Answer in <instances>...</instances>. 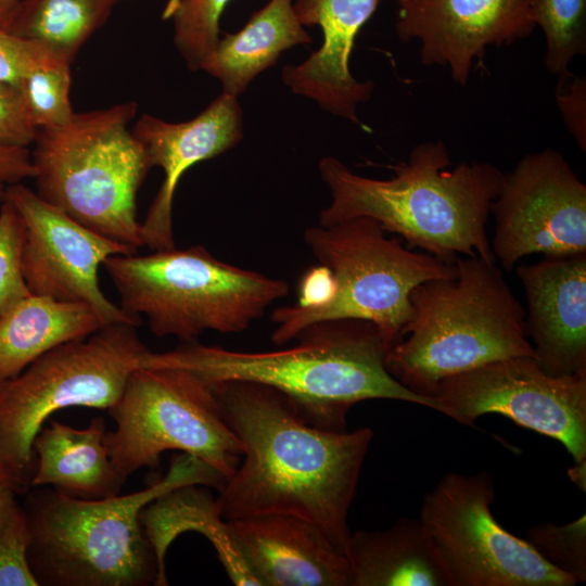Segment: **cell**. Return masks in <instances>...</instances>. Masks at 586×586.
Returning a JSON list of instances; mask_svg holds the SVG:
<instances>
[{"mask_svg": "<svg viewBox=\"0 0 586 586\" xmlns=\"http://www.w3.org/2000/svg\"><path fill=\"white\" fill-rule=\"evenodd\" d=\"M226 521L259 586H352L348 558L314 523L279 513Z\"/></svg>", "mask_w": 586, "mask_h": 586, "instance_id": "cell-19", "label": "cell"}, {"mask_svg": "<svg viewBox=\"0 0 586 586\" xmlns=\"http://www.w3.org/2000/svg\"><path fill=\"white\" fill-rule=\"evenodd\" d=\"M569 476L575 483L579 489L585 492L586 488V460L575 462V466L570 468Z\"/></svg>", "mask_w": 586, "mask_h": 586, "instance_id": "cell-38", "label": "cell"}, {"mask_svg": "<svg viewBox=\"0 0 586 586\" xmlns=\"http://www.w3.org/2000/svg\"><path fill=\"white\" fill-rule=\"evenodd\" d=\"M4 200L25 224L22 263L30 294L87 304L106 324L141 323L140 317L112 303L98 280L107 257L137 251L80 225L21 182L7 189Z\"/></svg>", "mask_w": 586, "mask_h": 586, "instance_id": "cell-14", "label": "cell"}, {"mask_svg": "<svg viewBox=\"0 0 586 586\" xmlns=\"http://www.w3.org/2000/svg\"><path fill=\"white\" fill-rule=\"evenodd\" d=\"M526 540L549 563L570 575L576 584L586 581V517L556 525L540 523L527 530Z\"/></svg>", "mask_w": 586, "mask_h": 586, "instance_id": "cell-29", "label": "cell"}, {"mask_svg": "<svg viewBox=\"0 0 586 586\" xmlns=\"http://www.w3.org/2000/svg\"><path fill=\"white\" fill-rule=\"evenodd\" d=\"M37 131L22 88L0 81V146L29 148Z\"/></svg>", "mask_w": 586, "mask_h": 586, "instance_id": "cell-33", "label": "cell"}, {"mask_svg": "<svg viewBox=\"0 0 586 586\" xmlns=\"http://www.w3.org/2000/svg\"><path fill=\"white\" fill-rule=\"evenodd\" d=\"M60 59L42 44L0 30V81L22 87L36 67Z\"/></svg>", "mask_w": 586, "mask_h": 586, "instance_id": "cell-32", "label": "cell"}, {"mask_svg": "<svg viewBox=\"0 0 586 586\" xmlns=\"http://www.w3.org/2000/svg\"><path fill=\"white\" fill-rule=\"evenodd\" d=\"M34 176L29 148L0 146V203L10 186Z\"/></svg>", "mask_w": 586, "mask_h": 586, "instance_id": "cell-35", "label": "cell"}, {"mask_svg": "<svg viewBox=\"0 0 586 586\" xmlns=\"http://www.w3.org/2000/svg\"><path fill=\"white\" fill-rule=\"evenodd\" d=\"M531 17L545 38L544 65L556 76L586 53V0H528Z\"/></svg>", "mask_w": 586, "mask_h": 586, "instance_id": "cell-26", "label": "cell"}, {"mask_svg": "<svg viewBox=\"0 0 586 586\" xmlns=\"http://www.w3.org/2000/svg\"><path fill=\"white\" fill-rule=\"evenodd\" d=\"M382 0H293L304 27L318 26L322 43L306 60L282 68V80L295 94L324 111L359 124L357 109L373 93V82L356 79L349 69L355 40Z\"/></svg>", "mask_w": 586, "mask_h": 586, "instance_id": "cell-18", "label": "cell"}, {"mask_svg": "<svg viewBox=\"0 0 586 586\" xmlns=\"http://www.w3.org/2000/svg\"><path fill=\"white\" fill-rule=\"evenodd\" d=\"M556 102L570 135L586 152V79L572 73L558 76Z\"/></svg>", "mask_w": 586, "mask_h": 586, "instance_id": "cell-34", "label": "cell"}, {"mask_svg": "<svg viewBox=\"0 0 586 586\" xmlns=\"http://www.w3.org/2000/svg\"><path fill=\"white\" fill-rule=\"evenodd\" d=\"M0 480L8 483L9 485H11V483L9 482V480L7 479V476L2 473V471L0 470ZM12 486V485H11ZM14 489V488H13Z\"/></svg>", "mask_w": 586, "mask_h": 586, "instance_id": "cell-39", "label": "cell"}, {"mask_svg": "<svg viewBox=\"0 0 586 586\" xmlns=\"http://www.w3.org/2000/svg\"><path fill=\"white\" fill-rule=\"evenodd\" d=\"M227 480L189 454L174 457L168 472L128 495L80 499L47 486L27 492V560L38 586H148L157 562L143 531L141 510L187 485L216 487Z\"/></svg>", "mask_w": 586, "mask_h": 586, "instance_id": "cell-4", "label": "cell"}, {"mask_svg": "<svg viewBox=\"0 0 586 586\" xmlns=\"http://www.w3.org/2000/svg\"><path fill=\"white\" fill-rule=\"evenodd\" d=\"M311 41L293 0H269L240 30L219 38L201 69L220 82L224 93L239 98L282 52Z\"/></svg>", "mask_w": 586, "mask_h": 586, "instance_id": "cell-22", "label": "cell"}, {"mask_svg": "<svg viewBox=\"0 0 586 586\" xmlns=\"http://www.w3.org/2000/svg\"><path fill=\"white\" fill-rule=\"evenodd\" d=\"M515 270L526 336L540 367L552 375L586 373V254L544 257Z\"/></svg>", "mask_w": 586, "mask_h": 586, "instance_id": "cell-17", "label": "cell"}, {"mask_svg": "<svg viewBox=\"0 0 586 586\" xmlns=\"http://www.w3.org/2000/svg\"><path fill=\"white\" fill-rule=\"evenodd\" d=\"M393 170V177L375 179L354 173L336 157H322L319 173L331 203L320 212L318 225L368 217L409 249L446 263L455 264L459 256L497 263L486 231L505 178L497 166L462 162L451 168L445 143L428 141Z\"/></svg>", "mask_w": 586, "mask_h": 586, "instance_id": "cell-3", "label": "cell"}, {"mask_svg": "<svg viewBox=\"0 0 586 586\" xmlns=\"http://www.w3.org/2000/svg\"><path fill=\"white\" fill-rule=\"evenodd\" d=\"M486 471L448 473L423 497L420 520L437 546L453 586H574L526 540L494 518Z\"/></svg>", "mask_w": 586, "mask_h": 586, "instance_id": "cell-11", "label": "cell"}, {"mask_svg": "<svg viewBox=\"0 0 586 586\" xmlns=\"http://www.w3.org/2000/svg\"><path fill=\"white\" fill-rule=\"evenodd\" d=\"M304 240L319 265L329 270L332 294L316 307L276 308L270 318L276 326L271 341L277 345L321 321L359 319L372 322L391 348L404 337L412 317V290L456 273L455 264L406 247L402 239L388 238L368 217L309 227Z\"/></svg>", "mask_w": 586, "mask_h": 586, "instance_id": "cell-7", "label": "cell"}, {"mask_svg": "<svg viewBox=\"0 0 586 586\" xmlns=\"http://www.w3.org/2000/svg\"><path fill=\"white\" fill-rule=\"evenodd\" d=\"M105 324L87 304L29 295L0 317V380L17 375L44 353Z\"/></svg>", "mask_w": 586, "mask_h": 586, "instance_id": "cell-24", "label": "cell"}, {"mask_svg": "<svg viewBox=\"0 0 586 586\" xmlns=\"http://www.w3.org/2000/svg\"><path fill=\"white\" fill-rule=\"evenodd\" d=\"M535 28L528 0H397L395 30L420 42V61L443 66L460 86L487 48L509 46Z\"/></svg>", "mask_w": 586, "mask_h": 586, "instance_id": "cell-15", "label": "cell"}, {"mask_svg": "<svg viewBox=\"0 0 586 586\" xmlns=\"http://www.w3.org/2000/svg\"><path fill=\"white\" fill-rule=\"evenodd\" d=\"M71 65L53 59L33 69L23 80L21 88L38 129L63 126L73 117Z\"/></svg>", "mask_w": 586, "mask_h": 586, "instance_id": "cell-28", "label": "cell"}, {"mask_svg": "<svg viewBox=\"0 0 586 586\" xmlns=\"http://www.w3.org/2000/svg\"><path fill=\"white\" fill-rule=\"evenodd\" d=\"M148 351L136 326L114 322L0 380V470L17 495L31 487L37 466L33 444L46 420L69 407L109 409Z\"/></svg>", "mask_w": 586, "mask_h": 586, "instance_id": "cell-9", "label": "cell"}, {"mask_svg": "<svg viewBox=\"0 0 586 586\" xmlns=\"http://www.w3.org/2000/svg\"><path fill=\"white\" fill-rule=\"evenodd\" d=\"M231 0H170L165 18L174 25V43L191 71L202 63L219 40V22Z\"/></svg>", "mask_w": 586, "mask_h": 586, "instance_id": "cell-27", "label": "cell"}, {"mask_svg": "<svg viewBox=\"0 0 586 586\" xmlns=\"http://www.w3.org/2000/svg\"><path fill=\"white\" fill-rule=\"evenodd\" d=\"M135 101L74 113L60 127L38 129L30 152L36 193L88 229L127 245L144 246L137 194L152 168L129 129Z\"/></svg>", "mask_w": 586, "mask_h": 586, "instance_id": "cell-6", "label": "cell"}, {"mask_svg": "<svg viewBox=\"0 0 586 586\" xmlns=\"http://www.w3.org/2000/svg\"><path fill=\"white\" fill-rule=\"evenodd\" d=\"M211 383L244 445L242 463L218 491L222 518L295 515L320 527L348 558V512L372 430H323L304 421L275 388L243 381Z\"/></svg>", "mask_w": 586, "mask_h": 586, "instance_id": "cell-1", "label": "cell"}, {"mask_svg": "<svg viewBox=\"0 0 586 586\" xmlns=\"http://www.w3.org/2000/svg\"><path fill=\"white\" fill-rule=\"evenodd\" d=\"M103 267L124 310L144 315L157 337L183 343L205 331L242 332L289 293L285 281L222 262L202 245L113 255Z\"/></svg>", "mask_w": 586, "mask_h": 586, "instance_id": "cell-8", "label": "cell"}, {"mask_svg": "<svg viewBox=\"0 0 586 586\" xmlns=\"http://www.w3.org/2000/svg\"><path fill=\"white\" fill-rule=\"evenodd\" d=\"M29 533L20 506L0 525V586H38L27 560Z\"/></svg>", "mask_w": 586, "mask_h": 586, "instance_id": "cell-31", "label": "cell"}, {"mask_svg": "<svg viewBox=\"0 0 586 586\" xmlns=\"http://www.w3.org/2000/svg\"><path fill=\"white\" fill-rule=\"evenodd\" d=\"M16 495L11 485L0 480V525L21 506Z\"/></svg>", "mask_w": 586, "mask_h": 586, "instance_id": "cell-36", "label": "cell"}, {"mask_svg": "<svg viewBox=\"0 0 586 586\" xmlns=\"http://www.w3.org/2000/svg\"><path fill=\"white\" fill-rule=\"evenodd\" d=\"M20 0H0V30L8 31L13 13Z\"/></svg>", "mask_w": 586, "mask_h": 586, "instance_id": "cell-37", "label": "cell"}, {"mask_svg": "<svg viewBox=\"0 0 586 586\" xmlns=\"http://www.w3.org/2000/svg\"><path fill=\"white\" fill-rule=\"evenodd\" d=\"M491 214V249L504 270L531 254H586V184L556 150L527 154L505 174Z\"/></svg>", "mask_w": 586, "mask_h": 586, "instance_id": "cell-13", "label": "cell"}, {"mask_svg": "<svg viewBox=\"0 0 586 586\" xmlns=\"http://www.w3.org/2000/svg\"><path fill=\"white\" fill-rule=\"evenodd\" d=\"M455 266V276L412 290V317L404 337L385 356L392 377L432 399L446 378L498 359L535 357L525 332V308L502 269L477 256H459Z\"/></svg>", "mask_w": 586, "mask_h": 586, "instance_id": "cell-5", "label": "cell"}, {"mask_svg": "<svg viewBox=\"0 0 586 586\" xmlns=\"http://www.w3.org/2000/svg\"><path fill=\"white\" fill-rule=\"evenodd\" d=\"M107 410L116 428L104 443L124 481L143 467L156 468L166 450L194 456L228 480L244 454L213 384L184 369L137 367Z\"/></svg>", "mask_w": 586, "mask_h": 586, "instance_id": "cell-10", "label": "cell"}, {"mask_svg": "<svg viewBox=\"0 0 586 586\" xmlns=\"http://www.w3.org/2000/svg\"><path fill=\"white\" fill-rule=\"evenodd\" d=\"M131 130L144 146L152 167L164 171L161 188L141 224L144 246L153 251L173 249V202L178 182L193 165L240 143L242 109L237 97L221 92L188 122L169 123L143 114Z\"/></svg>", "mask_w": 586, "mask_h": 586, "instance_id": "cell-16", "label": "cell"}, {"mask_svg": "<svg viewBox=\"0 0 586 586\" xmlns=\"http://www.w3.org/2000/svg\"><path fill=\"white\" fill-rule=\"evenodd\" d=\"M196 486L200 485L173 489L155 498L141 510L140 521L157 562V577L154 585H168L165 555L173 540L182 532L196 531L211 540L234 585L259 586L238 550L217 499Z\"/></svg>", "mask_w": 586, "mask_h": 586, "instance_id": "cell-23", "label": "cell"}, {"mask_svg": "<svg viewBox=\"0 0 586 586\" xmlns=\"http://www.w3.org/2000/svg\"><path fill=\"white\" fill-rule=\"evenodd\" d=\"M23 218L7 200L0 203V317L30 294L22 263Z\"/></svg>", "mask_w": 586, "mask_h": 586, "instance_id": "cell-30", "label": "cell"}, {"mask_svg": "<svg viewBox=\"0 0 586 586\" xmlns=\"http://www.w3.org/2000/svg\"><path fill=\"white\" fill-rule=\"evenodd\" d=\"M432 397L460 424L498 413L586 460V373L552 375L535 357L514 356L446 378Z\"/></svg>", "mask_w": 586, "mask_h": 586, "instance_id": "cell-12", "label": "cell"}, {"mask_svg": "<svg viewBox=\"0 0 586 586\" xmlns=\"http://www.w3.org/2000/svg\"><path fill=\"white\" fill-rule=\"evenodd\" d=\"M119 0H20L8 31L72 64Z\"/></svg>", "mask_w": 586, "mask_h": 586, "instance_id": "cell-25", "label": "cell"}, {"mask_svg": "<svg viewBox=\"0 0 586 586\" xmlns=\"http://www.w3.org/2000/svg\"><path fill=\"white\" fill-rule=\"evenodd\" d=\"M352 586H453L447 565L420 519L384 531L352 533Z\"/></svg>", "mask_w": 586, "mask_h": 586, "instance_id": "cell-21", "label": "cell"}, {"mask_svg": "<svg viewBox=\"0 0 586 586\" xmlns=\"http://www.w3.org/2000/svg\"><path fill=\"white\" fill-rule=\"evenodd\" d=\"M105 422L97 417L85 429L52 420L34 440L37 459L31 487L53 486L80 499L119 495L124 481L113 467L104 443Z\"/></svg>", "mask_w": 586, "mask_h": 586, "instance_id": "cell-20", "label": "cell"}, {"mask_svg": "<svg viewBox=\"0 0 586 586\" xmlns=\"http://www.w3.org/2000/svg\"><path fill=\"white\" fill-rule=\"evenodd\" d=\"M296 345L270 352H239L196 341L164 352L150 349L138 367L179 368L207 382L243 381L282 393L307 423L345 431L357 403L393 399L442 413L440 404L400 384L385 367L390 346L366 320L321 321L301 331Z\"/></svg>", "mask_w": 586, "mask_h": 586, "instance_id": "cell-2", "label": "cell"}]
</instances>
